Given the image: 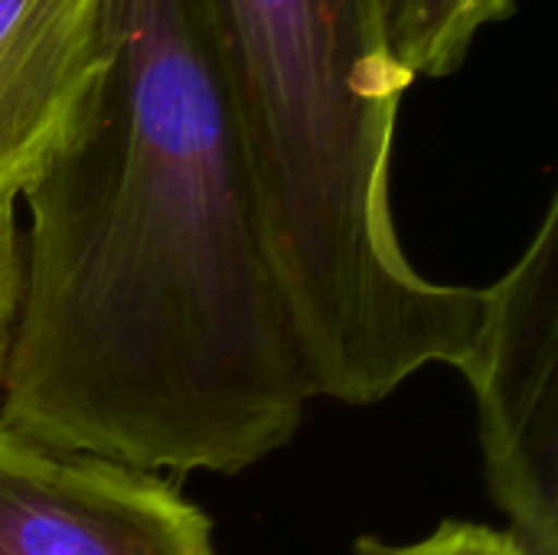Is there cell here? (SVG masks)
Returning <instances> with one entry per match:
<instances>
[{"instance_id":"1","label":"cell","mask_w":558,"mask_h":555,"mask_svg":"<svg viewBox=\"0 0 558 555\" xmlns=\"http://www.w3.org/2000/svg\"><path fill=\"white\" fill-rule=\"evenodd\" d=\"M29 213L0 429L147 474H242L317 396L196 0H114L111 69Z\"/></svg>"},{"instance_id":"2","label":"cell","mask_w":558,"mask_h":555,"mask_svg":"<svg viewBox=\"0 0 558 555\" xmlns=\"http://www.w3.org/2000/svg\"><path fill=\"white\" fill-rule=\"evenodd\" d=\"M255 222L317 396L376 406L432 363L471 370L484 291L422 278L396 236L402 95L379 0H196Z\"/></svg>"},{"instance_id":"3","label":"cell","mask_w":558,"mask_h":555,"mask_svg":"<svg viewBox=\"0 0 558 555\" xmlns=\"http://www.w3.org/2000/svg\"><path fill=\"white\" fill-rule=\"evenodd\" d=\"M558 200L517 265L484 288L468 383L484 478L526 555H558Z\"/></svg>"},{"instance_id":"4","label":"cell","mask_w":558,"mask_h":555,"mask_svg":"<svg viewBox=\"0 0 558 555\" xmlns=\"http://www.w3.org/2000/svg\"><path fill=\"white\" fill-rule=\"evenodd\" d=\"M0 555H216L209 517L163 478L0 429Z\"/></svg>"},{"instance_id":"5","label":"cell","mask_w":558,"mask_h":555,"mask_svg":"<svg viewBox=\"0 0 558 555\" xmlns=\"http://www.w3.org/2000/svg\"><path fill=\"white\" fill-rule=\"evenodd\" d=\"M114 0H0V190L16 196L88 118Z\"/></svg>"},{"instance_id":"6","label":"cell","mask_w":558,"mask_h":555,"mask_svg":"<svg viewBox=\"0 0 558 555\" xmlns=\"http://www.w3.org/2000/svg\"><path fill=\"white\" fill-rule=\"evenodd\" d=\"M513 13L517 0H379L389 59L409 85L454 75L474 43Z\"/></svg>"},{"instance_id":"7","label":"cell","mask_w":558,"mask_h":555,"mask_svg":"<svg viewBox=\"0 0 558 555\" xmlns=\"http://www.w3.org/2000/svg\"><path fill=\"white\" fill-rule=\"evenodd\" d=\"M353 555H526L507 530H494L468 520H445L438 530L415 543H386L360 536Z\"/></svg>"},{"instance_id":"8","label":"cell","mask_w":558,"mask_h":555,"mask_svg":"<svg viewBox=\"0 0 558 555\" xmlns=\"http://www.w3.org/2000/svg\"><path fill=\"white\" fill-rule=\"evenodd\" d=\"M20 196L13 190H0V373L7 360L10 327L20 298V275H23V232H20Z\"/></svg>"}]
</instances>
